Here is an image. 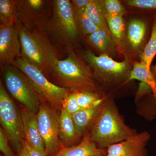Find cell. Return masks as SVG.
Listing matches in <instances>:
<instances>
[{
    "label": "cell",
    "instance_id": "obj_1",
    "mask_svg": "<svg viewBox=\"0 0 156 156\" xmlns=\"http://www.w3.org/2000/svg\"><path fill=\"white\" fill-rule=\"evenodd\" d=\"M136 134L124 122L113 102L105 98L90 127L89 136L98 147L105 149Z\"/></svg>",
    "mask_w": 156,
    "mask_h": 156
},
{
    "label": "cell",
    "instance_id": "obj_2",
    "mask_svg": "<svg viewBox=\"0 0 156 156\" xmlns=\"http://www.w3.org/2000/svg\"><path fill=\"white\" fill-rule=\"evenodd\" d=\"M48 58L50 71L64 88L73 92L101 93L93 72L74 53L70 52L67 58L60 60L49 50Z\"/></svg>",
    "mask_w": 156,
    "mask_h": 156
},
{
    "label": "cell",
    "instance_id": "obj_3",
    "mask_svg": "<svg viewBox=\"0 0 156 156\" xmlns=\"http://www.w3.org/2000/svg\"><path fill=\"white\" fill-rule=\"evenodd\" d=\"M13 63L26 76L37 94L55 108L61 109L62 101L70 93L69 89L51 83L41 70L23 56Z\"/></svg>",
    "mask_w": 156,
    "mask_h": 156
},
{
    "label": "cell",
    "instance_id": "obj_4",
    "mask_svg": "<svg viewBox=\"0 0 156 156\" xmlns=\"http://www.w3.org/2000/svg\"><path fill=\"white\" fill-rule=\"evenodd\" d=\"M83 56L93 69L95 80L104 84L119 83L125 80L127 82L132 69L131 60L128 57L119 62L106 54L96 56L89 51H84Z\"/></svg>",
    "mask_w": 156,
    "mask_h": 156
},
{
    "label": "cell",
    "instance_id": "obj_5",
    "mask_svg": "<svg viewBox=\"0 0 156 156\" xmlns=\"http://www.w3.org/2000/svg\"><path fill=\"white\" fill-rule=\"evenodd\" d=\"M0 122L17 155L23 148L24 140L21 112L0 83Z\"/></svg>",
    "mask_w": 156,
    "mask_h": 156
},
{
    "label": "cell",
    "instance_id": "obj_6",
    "mask_svg": "<svg viewBox=\"0 0 156 156\" xmlns=\"http://www.w3.org/2000/svg\"><path fill=\"white\" fill-rule=\"evenodd\" d=\"M20 71L16 67H5L4 76L6 87L24 107L37 113L41 105L37 93L26 76Z\"/></svg>",
    "mask_w": 156,
    "mask_h": 156
},
{
    "label": "cell",
    "instance_id": "obj_7",
    "mask_svg": "<svg viewBox=\"0 0 156 156\" xmlns=\"http://www.w3.org/2000/svg\"><path fill=\"white\" fill-rule=\"evenodd\" d=\"M37 115L46 156L55 155L64 147L59 139V115L53 108L46 104L40 105Z\"/></svg>",
    "mask_w": 156,
    "mask_h": 156
},
{
    "label": "cell",
    "instance_id": "obj_8",
    "mask_svg": "<svg viewBox=\"0 0 156 156\" xmlns=\"http://www.w3.org/2000/svg\"><path fill=\"white\" fill-rule=\"evenodd\" d=\"M23 56L39 68L44 74L50 71L48 58L50 49L35 35L17 23Z\"/></svg>",
    "mask_w": 156,
    "mask_h": 156
},
{
    "label": "cell",
    "instance_id": "obj_9",
    "mask_svg": "<svg viewBox=\"0 0 156 156\" xmlns=\"http://www.w3.org/2000/svg\"><path fill=\"white\" fill-rule=\"evenodd\" d=\"M54 4V23L57 30L64 37L75 39L77 37V24L72 2L57 0Z\"/></svg>",
    "mask_w": 156,
    "mask_h": 156
},
{
    "label": "cell",
    "instance_id": "obj_10",
    "mask_svg": "<svg viewBox=\"0 0 156 156\" xmlns=\"http://www.w3.org/2000/svg\"><path fill=\"white\" fill-rule=\"evenodd\" d=\"M21 47L17 27L1 24L0 27V59L1 62L13 63L20 57Z\"/></svg>",
    "mask_w": 156,
    "mask_h": 156
},
{
    "label": "cell",
    "instance_id": "obj_11",
    "mask_svg": "<svg viewBox=\"0 0 156 156\" xmlns=\"http://www.w3.org/2000/svg\"><path fill=\"white\" fill-rule=\"evenodd\" d=\"M150 138L147 131H144L128 139L107 147L106 156H146L145 147Z\"/></svg>",
    "mask_w": 156,
    "mask_h": 156
},
{
    "label": "cell",
    "instance_id": "obj_12",
    "mask_svg": "<svg viewBox=\"0 0 156 156\" xmlns=\"http://www.w3.org/2000/svg\"><path fill=\"white\" fill-rule=\"evenodd\" d=\"M20 112L25 141L36 149L45 153L44 144L39 131L37 113L25 107Z\"/></svg>",
    "mask_w": 156,
    "mask_h": 156
},
{
    "label": "cell",
    "instance_id": "obj_13",
    "mask_svg": "<svg viewBox=\"0 0 156 156\" xmlns=\"http://www.w3.org/2000/svg\"><path fill=\"white\" fill-rule=\"evenodd\" d=\"M107 150L100 148L86 136L77 145L70 147H63L53 156H106Z\"/></svg>",
    "mask_w": 156,
    "mask_h": 156
},
{
    "label": "cell",
    "instance_id": "obj_14",
    "mask_svg": "<svg viewBox=\"0 0 156 156\" xmlns=\"http://www.w3.org/2000/svg\"><path fill=\"white\" fill-rule=\"evenodd\" d=\"M87 41L102 54L109 56L115 54L120 48L111 33L103 30H98L89 35Z\"/></svg>",
    "mask_w": 156,
    "mask_h": 156
},
{
    "label": "cell",
    "instance_id": "obj_15",
    "mask_svg": "<svg viewBox=\"0 0 156 156\" xmlns=\"http://www.w3.org/2000/svg\"><path fill=\"white\" fill-rule=\"evenodd\" d=\"M59 115V136L62 145H68L76 142L80 137L76 132L72 115L61 109Z\"/></svg>",
    "mask_w": 156,
    "mask_h": 156
},
{
    "label": "cell",
    "instance_id": "obj_16",
    "mask_svg": "<svg viewBox=\"0 0 156 156\" xmlns=\"http://www.w3.org/2000/svg\"><path fill=\"white\" fill-rule=\"evenodd\" d=\"M147 25L141 20L133 19L128 24L127 38L129 45L134 51H138L145 40Z\"/></svg>",
    "mask_w": 156,
    "mask_h": 156
},
{
    "label": "cell",
    "instance_id": "obj_17",
    "mask_svg": "<svg viewBox=\"0 0 156 156\" xmlns=\"http://www.w3.org/2000/svg\"><path fill=\"white\" fill-rule=\"evenodd\" d=\"M100 105L81 110L72 115L76 132L79 137L83 135L89 127H91Z\"/></svg>",
    "mask_w": 156,
    "mask_h": 156
},
{
    "label": "cell",
    "instance_id": "obj_18",
    "mask_svg": "<svg viewBox=\"0 0 156 156\" xmlns=\"http://www.w3.org/2000/svg\"><path fill=\"white\" fill-rule=\"evenodd\" d=\"M134 80L141 81L148 86L151 89L156 101V79L151 69L141 62H135L126 82Z\"/></svg>",
    "mask_w": 156,
    "mask_h": 156
},
{
    "label": "cell",
    "instance_id": "obj_19",
    "mask_svg": "<svg viewBox=\"0 0 156 156\" xmlns=\"http://www.w3.org/2000/svg\"><path fill=\"white\" fill-rule=\"evenodd\" d=\"M87 16L100 29L110 33L108 27L104 1L91 0L86 9Z\"/></svg>",
    "mask_w": 156,
    "mask_h": 156
},
{
    "label": "cell",
    "instance_id": "obj_20",
    "mask_svg": "<svg viewBox=\"0 0 156 156\" xmlns=\"http://www.w3.org/2000/svg\"><path fill=\"white\" fill-rule=\"evenodd\" d=\"M106 20L109 30L120 48L123 44L126 34L123 16H106Z\"/></svg>",
    "mask_w": 156,
    "mask_h": 156
},
{
    "label": "cell",
    "instance_id": "obj_21",
    "mask_svg": "<svg viewBox=\"0 0 156 156\" xmlns=\"http://www.w3.org/2000/svg\"><path fill=\"white\" fill-rule=\"evenodd\" d=\"M77 98L79 106L86 109L101 104L105 98L102 93L92 92H77Z\"/></svg>",
    "mask_w": 156,
    "mask_h": 156
},
{
    "label": "cell",
    "instance_id": "obj_22",
    "mask_svg": "<svg viewBox=\"0 0 156 156\" xmlns=\"http://www.w3.org/2000/svg\"><path fill=\"white\" fill-rule=\"evenodd\" d=\"M156 55V17L154 20L150 38L140 56V62L151 69V64Z\"/></svg>",
    "mask_w": 156,
    "mask_h": 156
},
{
    "label": "cell",
    "instance_id": "obj_23",
    "mask_svg": "<svg viewBox=\"0 0 156 156\" xmlns=\"http://www.w3.org/2000/svg\"><path fill=\"white\" fill-rule=\"evenodd\" d=\"M15 2L11 0L0 1V19L2 24L14 25Z\"/></svg>",
    "mask_w": 156,
    "mask_h": 156
},
{
    "label": "cell",
    "instance_id": "obj_24",
    "mask_svg": "<svg viewBox=\"0 0 156 156\" xmlns=\"http://www.w3.org/2000/svg\"><path fill=\"white\" fill-rule=\"evenodd\" d=\"M77 24L79 25L81 31L84 34L90 35L100 29L93 21L87 16L86 9L74 12Z\"/></svg>",
    "mask_w": 156,
    "mask_h": 156
},
{
    "label": "cell",
    "instance_id": "obj_25",
    "mask_svg": "<svg viewBox=\"0 0 156 156\" xmlns=\"http://www.w3.org/2000/svg\"><path fill=\"white\" fill-rule=\"evenodd\" d=\"M104 5L107 16H123L126 13L124 6L118 0H105Z\"/></svg>",
    "mask_w": 156,
    "mask_h": 156
},
{
    "label": "cell",
    "instance_id": "obj_26",
    "mask_svg": "<svg viewBox=\"0 0 156 156\" xmlns=\"http://www.w3.org/2000/svg\"><path fill=\"white\" fill-rule=\"evenodd\" d=\"M61 107V109L71 115L81 110L77 98V92H73L69 94L62 101Z\"/></svg>",
    "mask_w": 156,
    "mask_h": 156
},
{
    "label": "cell",
    "instance_id": "obj_27",
    "mask_svg": "<svg viewBox=\"0 0 156 156\" xmlns=\"http://www.w3.org/2000/svg\"><path fill=\"white\" fill-rule=\"evenodd\" d=\"M126 4L134 8L156 11V0H129L126 2Z\"/></svg>",
    "mask_w": 156,
    "mask_h": 156
},
{
    "label": "cell",
    "instance_id": "obj_28",
    "mask_svg": "<svg viewBox=\"0 0 156 156\" xmlns=\"http://www.w3.org/2000/svg\"><path fill=\"white\" fill-rule=\"evenodd\" d=\"M8 136L2 128H0V150L5 156H16L9 144Z\"/></svg>",
    "mask_w": 156,
    "mask_h": 156
},
{
    "label": "cell",
    "instance_id": "obj_29",
    "mask_svg": "<svg viewBox=\"0 0 156 156\" xmlns=\"http://www.w3.org/2000/svg\"><path fill=\"white\" fill-rule=\"evenodd\" d=\"M91 0H73L72 1L74 12L86 9Z\"/></svg>",
    "mask_w": 156,
    "mask_h": 156
},
{
    "label": "cell",
    "instance_id": "obj_30",
    "mask_svg": "<svg viewBox=\"0 0 156 156\" xmlns=\"http://www.w3.org/2000/svg\"><path fill=\"white\" fill-rule=\"evenodd\" d=\"M23 147L26 150L29 156H47L45 153L40 151L30 145L25 140L23 141Z\"/></svg>",
    "mask_w": 156,
    "mask_h": 156
},
{
    "label": "cell",
    "instance_id": "obj_31",
    "mask_svg": "<svg viewBox=\"0 0 156 156\" xmlns=\"http://www.w3.org/2000/svg\"><path fill=\"white\" fill-rule=\"evenodd\" d=\"M27 3L34 9H39L42 6L43 1L41 0H30Z\"/></svg>",
    "mask_w": 156,
    "mask_h": 156
},
{
    "label": "cell",
    "instance_id": "obj_32",
    "mask_svg": "<svg viewBox=\"0 0 156 156\" xmlns=\"http://www.w3.org/2000/svg\"><path fill=\"white\" fill-rule=\"evenodd\" d=\"M17 156H29L27 151L25 149L24 147H23V149L21 152L19 154L17 155Z\"/></svg>",
    "mask_w": 156,
    "mask_h": 156
},
{
    "label": "cell",
    "instance_id": "obj_33",
    "mask_svg": "<svg viewBox=\"0 0 156 156\" xmlns=\"http://www.w3.org/2000/svg\"><path fill=\"white\" fill-rule=\"evenodd\" d=\"M151 71L156 79V64L152 68H151Z\"/></svg>",
    "mask_w": 156,
    "mask_h": 156
}]
</instances>
